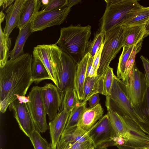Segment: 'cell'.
I'll return each instance as SVG.
<instances>
[{
  "instance_id": "obj_6",
  "label": "cell",
  "mask_w": 149,
  "mask_h": 149,
  "mask_svg": "<svg viewBox=\"0 0 149 149\" xmlns=\"http://www.w3.org/2000/svg\"><path fill=\"white\" fill-rule=\"evenodd\" d=\"M124 27L120 25L105 34L103 46L101 53L97 75L104 77L111 61L123 47Z\"/></svg>"
},
{
  "instance_id": "obj_13",
  "label": "cell",
  "mask_w": 149,
  "mask_h": 149,
  "mask_svg": "<svg viewBox=\"0 0 149 149\" xmlns=\"http://www.w3.org/2000/svg\"><path fill=\"white\" fill-rule=\"evenodd\" d=\"M142 42L136 45L123 47L117 71V77L119 79L124 81L126 79L135 63L136 56L141 48Z\"/></svg>"
},
{
  "instance_id": "obj_35",
  "label": "cell",
  "mask_w": 149,
  "mask_h": 149,
  "mask_svg": "<svg viewBox=\"0 0 149 149\" xmlns=\"http://www.w3.org/2000/svg\"><path fill=\"white\" fill-rule=\"evenodd\" d=\"M67 0H49L47 6L43 7L41 11H47L55 10L66 6Z\"/></svg>"
},
{
  "instance_id": "obj_47",
  "label": "cell",
  "mask_w": 149,
  "mask_h": 149,
  "mask_svg": "<svg viewBox=\"0 0 149 149\" xmlns=\"http://www.w3.org/2000/svg\"><path fill=\"white\" fill-rule=\"evenodd\" d=\"M107 147L105 144H103L95 148L94 149H107Z\"/></svg>"
},
{
  "instance_id": "obj_17",
  "label": "cell",
  "mask_w": 149,
  "mask_h": 149,
  "mask_svg": "<svg viewBox=\"0 0 149 149\" xmlns=\"http://www.w3.org/2000/svg\"><path fill=\"white\" fill-rule=\"evenodd\" d=\"M91 141L88 133L77 126L65 129L56 149H65L76 142H81Z\"/></svg>"
},
{
  "instance_id": "obj_31",
  "label": "cell",
  "mask_w": 149,
  "mask_h": 149,
  "mask_svg": "<svg viewBox=\"0 0 149 149\" xmlns=\"http://www.w3.org/2000/svg\"><path fill=\"white\" fill-rule=\"evenodd\" d=\"M115 76L113 68L109 66L103 77L101 78L102 82V95L106 96L110 95Z\"/></svg>"
},
{
  "instance_id": "obj_29",
  "label": "cell",
  "mask_w": 149,
  "mask_h": 149,
  "mask_svg": "<svg viewBox=\"0 0 149 149\" xmlns=\"http://www.w3.org/2000/svg\"><path fill=\"white\" fill-rule=\"evenodd\" d=\"M79 100L74 88H68L65 91L60 109L71 112L80 103Z\"/></svg>"
},
{
  "instance_id": "obj_12",
  "label": "cell",
  "mask_w": 149,
  "mask_h": 149,
  "mask_svg": "<svg viewBox=\"0 0 149 149\" xmlns=\"http://www.w3.org/2000/svg\"><path fill=\"white\" fill-rule=\"evenodd\" d=\"M40 91L47 114L51 121L59 111L63 99L57 87L52 83L47 84L41 87Z\"/></svg>"
},
{
  "instance_id": "obj_42",
  "label": "cell",
  "mask_w": 149,
  "mask_h": 149,
  "mask_svg": "<svg viewBox=\"0 0 149 149\" xmlns=\"http://www.w3.org/2000/svg\"><path fill=\"white\" fill-rule=\"evenodd\" d=\"M81 1V0H67L66 6L71 8L73 6L80 3Z\"/></svg>"
},
{
  "instance_id": "obj_43",
  "label": "cell",
  "mask_w": 149,
  "mask_h": 149,
  "mask_svg": "<svg viewBox=\"0 0 149 149\" xmlns=\"http://www.w3.org/2000/svg\"><path fill=\"white\" fill-rule=\"evenodd\" d=\"M17 99L21 102L27 103L29 102V99L28 97L25 96H18Z\"/></svg>"
},
{
  "instance_id": "obj_27",
  "label": "cell",
  "mask_w": 149,
  "mask_h": 149,
  "mask_svg": "<svg viewBox=\"0 0 149 149\" xmlns=\"http://www.w3.org/2000/svg\"><path fill=\"white\" fill-rule=\"evenodd\" d=\"M31 74L32 81L37 83L45 79L52 80L50 75L44 64L37 59H33Z\"/></svg>"
},
{
  "instance_id": "obj_7",
  "label": "cell",
  "mask_w": 149,
  "mask_h": 149,
  "mask_svg": "<svg viewBox=\"0 0 149 149\" xmlns=\"http://www.w3.org/2000/svg\"><path fill=\"white\" fill-rule=\"evenodd\" d=\"M117 79L132 106L139 105L149 85L145 73L139 70L135 63L125 81Z\"/></svg>"
},
{
  "instance_id": "obj_49",
  "label": "cell",
  "mask_w": 149,
  "mask_h": 149,
  "mask_svg": "<svg viewBox=\"0 0 149 149\" xmlns=\"http://www.w3.org/2000/svg\"><path fill=\"white\" fill-rule=\"evenodd\" d=\"M148 22H149V19H148V22H147V23H148Z\"/></svg>"
},
{
  "instance_id": "obj_21",
  "label": "cell",
  "mask_w": 149,
  "mask_h": 149,
  "mask_svg": "<svg viewBox=\"0 0 149 149\" xmlns=\"http://www.w3.org/2000/svg\"><path fill=\"white\" fill-rule=\"evenodd\" d=\"M41 7L40 0H26L22 9L17 27L19 30L24 28L32 22Z\"/></svg>"
},
{
  "instance_id": "obj_20",
  "label": "cell",
  "mask_w": 149,
  "mask_h": 149,
  "mask_svg": "<svg viewBox=\"0 0 149 149\" xmlns=\"http://www.w3.org/2000/svg\"><path fill=\"white\" fill-rule=\"evenodd\" d=\"M149 19V7H144L140 4L128 14L122 25L130 27L145 24Z\"/></svg>"
},
{
  "instance_id": "obj_5",
  "label": "cell",
  "mask_w": 149,
  "mask_h": 149,
  "mask_svg": "<svg viewBox=\"0 0 149 149\" xmlns=\"http://www.w3.org/2000/svg\"><path fill=\"white\" fill-rule=\"evenodd\" d=\"M54 67L57 82L56 87L63 100L66 89L74 87L77 64L60 48L54 59Z\"/></svg>"
},
{
  "instance_id": "obj_25",
  "label": "cell",
  "mask_w": 149,
  "mask_h": 149,
  "mask_svg": "<svg viewBox=\"0 0 149 149\" xmlns=\"http://www.w3.org/2000/svg\"><path fill=\"white\" fill-rule=\"evenodd\" d=\"M109 116L115 136L123 138L127 141L130 136V133L127 127L120 116L112 111H108Z\"/></svg>"
},
{
  "instance_id": "obj_48",
  "label": "cell",
  "mask_w": 149,
  "mask_h": 149,
  "mask_svg": "<svg viewBox=\"0 0 149 149\" xmlns=\"http://www.w3.org/2000/svg\"><path fill=\"white\" fill-rule=\"evenodd\" d=\"M143 149H149V148H145Z\"/></svg>"
},
{
  "instance_id": "obj_33",
  "label": "cell",
  "mask_w": 149,
  "mask_h": 149,
  "mask_svg": "<svg viewBox=\"0 0 149 149\" xmlns=\"http://www.w3.org/2000/svg\"><path fill=\"white\" fill-rule=\"evenodd\" d=\"M34 149H52L50 143L36 130L29 137Z\"/></svg>"
},
{
  "instance_id": "obj_16",
  "label": "cell",
  "mask_w": 149,
  "mask_h": 149,
  "mask_svg": "<svg viewBox=\"0 0 149 149\" xmlns=\"http://www.w3.org/2000/svg\"><path fill=\"white\" fill-rule=\"evenodd\" d=\"M71 112L60 110L54 118L49 123L52 149H56L61 135L65 129Z\"/></svg>"
},
{
  "instance_id": "obj_39",
  "label": "cell",
  "mask_w": 149,
  "mask_h": 149,
  "mask_svg": "<svg viewBox=\"0 0 149 149\" xmlns=\"http://www.w3.org/2000/svg\"><path fill=\"white\" fill-rule=\"evenodd\" d=\"M140 58L145 71V74L149 85V60L143 55H141Z\"/></svg>"
},
{
  "instance_id": "obj_46",
  "label": "cell",
  "mask_w": 149,
  "mask_h": 149,
  "mask_svg": "<svg viewBox=\"0 0 149 149\" xmlns=\"http://www.w3.org/2000/svg\"><path fill=\"white\" fill-rule=\"evenodd\" d=\"M49 0H41V7H44L47 6L48 4Z\"/></svg>"
},
{
  "instance_id": "obj_10",
  "label": "cell",
  "mask_w": 149,
  "mask_h": 149,
  "mask_svg": "<svg viewBox=\"0 0 149 149\" xmlns=\"http://www.w3.org/2000/svg\"><path fill=\"white\" fill-rule=\"evenodd\" d=\"M120 116L127 127L130 136L123 144L116 146L118 148L143 149L149 148V136L129 117Z\"/></svg>"
},
{
  "instance_id": "obj_23",
  "label": "cell",
  "mask_w": 149,
  "mask_h": 149,
  "mask_svg": "<svg viewBox=\"0 0 149 149\" xmlns=\"http://www.w3.org/2000/svg\"><path fill=\"white\" fill-rule=\"evenodd\" d=\"M145 24L130 27L123 25L124 27L123 47L136 45L143 40L145 36H146L145 31Z\"/></svg>"
},
{
  "instance_id": "obj_36",
  "label": "cell",
  "mask_w": 149,
  "mask_h": 149,
  "mask_svg": "<svg viewBox=\"0 0 149 149\" xmlns=\"http://www.w3.org/2000/svg\"><path fill=\"white\" fill-rule=\"evenodd\" d=\"M95 148L91 141L81 142H76L65 149H94Z\"/></svg>"
},
{
  "instance_id": "obj_22",
  "label": "cell",
  "mask_w": 149,
  "mask_h": 149,
  "mask_svg": "<svg viewBox=\"0 0 149 149\" xmlns=\"http://www.w3.org/2000/svg\"><path fill=\"white\" fill-rule=\"evenodd\" d=\"M90 55L87 53L77 64L74 79V87L79 100H82L87 65Z\"/></svg>"
},
{
  "instance_id": "obj_41",
  "label": "cell",
  "mask_w": 149,
  "mask_h": 149,
  "mask_svg": "<svg viewBox=\"0 0 149 149\" xmlns=\"http://www.w3.org/2000/svg\"><path fill=\"white\" fill-rule=\"evenodd\" d=\"M15 1L13 0H0V6H2L4 10L12 4Z\"/></svg>"
},
{
  "instance_id": "obj_9",
  "label": "cell",
  "mask_w": 149,
  "mask_h": 149,
  "mask_svg": "<svg viewBox=\"0 0 149 149\" xmlns=\"http://www.w3.org/2000/svg\"><path fill=\"white\" fill-rule=\"evenodd\" d=\"M71 8L69 7L64 6L54 10L39 11L31 22L32 33L61 24L66 19Z\"/></svg>"
},
{
  "instance_id": "obj_34",
  "label": "cell",
  "mask_w": 149,
  "mask_h": 149,
  "mask_svg": "<svg viewBox=\"0 0 149 149\" xmlns=\"http://www.w3.org/2000/svg\"><path fill=\"white\" fill-rule=\"evenodd\" d=\"M139 105L145 121L149 127V85L148 87L143 100Z\"/></svg>"
},
{
  "instance_id": "obj_11",
  "label": "cell",
  "mask_w": 149,
  "mask_h": 149,
  "mask_svg": "<svg viewBox=\"0 0 149 149\" xmlns=\"http://www.w3.org/2000/svg\"><path fill=\"white\" fill-rule=\"evenodd\" d=\"M87 133L95 148L110 142L115 136L107 114L103 116Z\"/></svg>"
},
{
  "instance_id": "obj_8",
  "label": "cell",
  "mask_w": 149,
  "mask_h": 149,
  "mask_svg": "<svg viewBox=\"0 0 149 149\" xmlns=\"http://www.w3.org/2000/svg\"><path fill=\"white\" fill-rule=\"evenodd\" d=\"M40 87L32 88L27 95L29 102L26 103L36 129L40 133L49 130L47 123L46 111L42 100Z\"/></svg>"
},
{
  "instance_id": "obj_18",
  "label": "cell",
  "mask_w": 149,
  "mask_h": 149,
  "mask_svg": "<svg viewBox=\"0 0 149 149\" xmlns=\"http://www.w3.org/2000/svg\"><path fill=\"white\" fill-rule=\"evenodd\" d=\"M26 0H16L9 6L6 11V24L3 29V34L9 36L16 27L18 26L21 12Z\"/></svg>"
},
{
  "instance_id": "obj_45",
  "label": "cell",
  "mask_w": 149,
  "mask_h": 149,
  "mask_svg": "<svg viewBox=\"0 0 149 149\" xmlns=\"http://www.w3.org/2000/svg\"><path fill=\"white\" fill-rule=\"evenodd\" d=\"M5 17V15L3 13L2 10L0 13V24H1L4 20Z\"/></svg>"
},
{
  "instance_id": "obj_38",
  "label": "cell",
  "mask_w": 149,
  "mask_h": 149,
  "mask_svg": "<svg viewBox=\"0 0 149 149\" xmlns=\"http://www.w3.org/2000/svg\"><path fill=\"white\" fill-rule=\"evenodd\" d=\"M93 58L90 55L89 58L86 68V78L97 76L93 67Z\"/></svg>"
},
{
  "instance_id": "obj_28",
  "label": "cell",
  "mask_w": 149,
  "mask_h": 149,
  "mask_svg": "<svg viewBox=\"0 0 149 149\" xmlns=\"http://www.w3.org/2000/svg\"><path fill=\"white\" fill-rule=\"evenodd\" d=\"M0 67H3L10 56L9 49L11 46V39L4 35L0 24Z\"/></svg>"
},
{
  "instance_id": "obj_1",
  "label": "cell",
  "mask_w": 149,
  "mask_h": 149,
  "mask_svg": "<svg viewBox=\"0 0 149 149\" xmlns=\"http://www.w3.org/2000/svg\"><path fill=\"white\" fill-rule=\"evenodd\" d=\"M31 54L24 53L14 59L8 60L0 67V111L4 113L18 96H25L33 82L31 68Z\"/></svg>"
},
{
  "instance_id": "obj_3",
  "label": "cell",
  "mask_w": 149,
  "mask_h": 149,
  "mask_svg": "<svg viewBox=\"0 0 149 149\" xmlns=\"http://www.w3.org/2000/svg\"><path fill=\"white\" fill-rule=\"evenodd\" d=\"M106 97L105 105L108 111H112L121 116L129 117L149 136V127L139 105L135 107L132 106L116 76L111 94Z\"/></svg>"
},
{
  "instance_id": "obj_44",
  "label": "cell",
  "mask_w": 149,
  "mask_h": 149,
  "mask_svg": "<svg viewBox=\"0 0 149 149\" xmlns=\"http://www.w3.org/2000/svg\"><path fill=\"white\" fill-rule=\"evenodd\" d=\"M145 31L146 35H149V22L146 23L145 26Z\"/></svg>"
},
{
  "instance_id": "obj_26",
  "label": "cell",
  "mask_w": 149,
  "mask_h": 149,
  "mask_svg": "<svg viewBox=\"0 0 149 149\" xmlns=\"http://www.w3.org/2000/svg\"><path fill=\"white\" fill-rule=\"evenodd\" d=\"M101 77L97 75L86 78L84 86L82 101L84 103L88 101L93 95L100 93V80Z\"/></svg>"
},
{
  "instance_id": "obj_24",
  "label": "cell",
  "mask_w": 149,
  "mask_h": 149,
  "mask_svg": "<svg viewBox=\"0 0 149 149\" xmlns=\"http://www.w3.org/2000/svg\"><path fill=\"white\" fill-rule=\"evenodd\" d=\"M31 24H28L24 28L19 30V34L16 39L13 49L10 51V59H14L23 55L24 47L26 41L32 33Z\"/></svg>"
},
{
  "instance_id": "obj_4",
  "label": "cell",
  "mask_w": 149,
  "mask_h": 149,
  "mask_svg": "<svg viewBox=\"0 0 149 149\" xmlns=\"http://www.w3.org/2000/svg\"><path fill=\"white\" fill-rule=\"evenodd\" d=\"M106 8L101 18L99 31L104 34L122 25L128 13L139 4L136 0H105Z\"/></svg>"
},
{
  "instance_id": "obj_37",
  "label": "cell",
  "mask_w": 149,
  "mask_h": 149,
  "mask_svg": "<svg viewBox=\"0 0 149 149\" xmlns=\"http://www.w3.org/2000/svg\"><path fill=\"white\" fill-rule=\"evenodd\" d=\"M103 46V43L102 44L93 58V67L95 72L97 74L99 68L101 53Z\"/></svg>"
},
{
  "instance_id": "obj_2",
  "label": "cell",
  "mask_w": 149,
  "mask_h": 149,
  "mask_svg": "<svg viewBox=\"0 0 149 149\" xmlns=\"http://www.w3.org/2000/svg\"><path fill=\"white\" fill-rule=\"evenodd\" d=\"M91 29L89 25L82 26L78 24L61 29L60 36L56 43L77 64L86 54Z\"/></svg>"
},
{
  "instance_id": "obj_14",
  "label": "cell",
  "mask_w": 149,
  "mask_h": 149,
  "mask_svg": "<svg viewBox=\"0 0 149 149\" xmlns=\"http://www.w3.org/2000/svg\"><path fill=\"white\" fill-rule=\"evenodd\" d=\"M8 107L13 112L20 129L29 137L36 129L27 103L21 102L17 99Z\"/></svg>"
},
{
  "instance_id": "obj_15",
  "label": "cell",
  "mask_w": 149,
  "mask_h": 149,
  "mask_svg": "<svg viewBox=\"0 0 149 149\" xmlns=\"http://www.w3.org/2000/svg\"><path fill=\"white\" fill-rule=\"evenodd\" d=\"M60 47L56 43L50 45H38L34 47L33 58L40 60L44 64L52 78V80L57 86V82L54 67V61Z\"/></svg>"
},
{
  "instance_id": "obj_30",
  "label": "cell",
  "mask_w": 149,
  "mask_h": 149,
  "mask_svg": "<svg viewBox=\"0 0 149 149\" xmlns=\"http://www.w3.org/2000/svg\"><path fill=\"white\" fill-rule=\"evenodd\" d=\"M86 102H80L71 111L68 119L65 129L74 127L77 124L86 107Z\"/></svg>"
},
{
  "instance_id": "obj_19",
  "label": "cell",
  "mask_w": 149,
  "mask_h": 149,
  "mask_svg": "<svg viewBox=\"0 0 149 149\" xmlns=\"http://www.w3.org/2000/svg\"><path fill=\"white\" fill-rule=\"evenodd\" d=\"M103 110L100 103L93 107L86 108L82 114L77 126L87 132L103 116Z\"/></svg>"
},
{
  "instance_id": "obj_40",
  "label": "cell",
  "mask_w": 149,
  "mask_h": 149,
  "mask_svg": "<svg viewBox=\"0 0 149 149\" xmlns=\"http://www.w3.org/2000/svg\"><path fill=\"white\" fill-rule=\"evenodd\" d=\"M100 98L98 93H96L91 96L88 101L90 107H93L99 104Z\"/></svg>"
},
{
  "instance_id": "obj_32",
  "label": "cell",
  "mask_w": 149,
  "mask_h": 149,
  "mask_svg": "<svg viewBox=\"0 0 149 149\" xmlns=\"http://www.w3.org/2000/svg\"><path fill=\"white\" fill-rule=\"evenodd\" d=\"M104 34L99 31L95 35L93 40L89 42L86 50V54L89 53L93 58L103 43Z\"/></svg>"
}]
</instances>
